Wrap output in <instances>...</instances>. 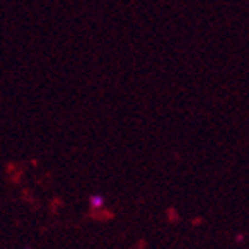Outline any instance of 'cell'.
Masks as SVG:
<instances>
[{
  "instance_id": "1",
  "label": "cell",
  "mask_w": 249,
  "mask_h": 249,
  "mask_svg": "<svg viewBox=\"0 0 249 249\" xmlns=\"http://www.w3.org/2000/svg\"><path fill=\"white\" fill-rule=\"evenodd\" d=\"M104 202L106 201L101 194H93V196H90V199H89V204L92 210H102V208H104Z\"/></svg>"
}]
</instances>
